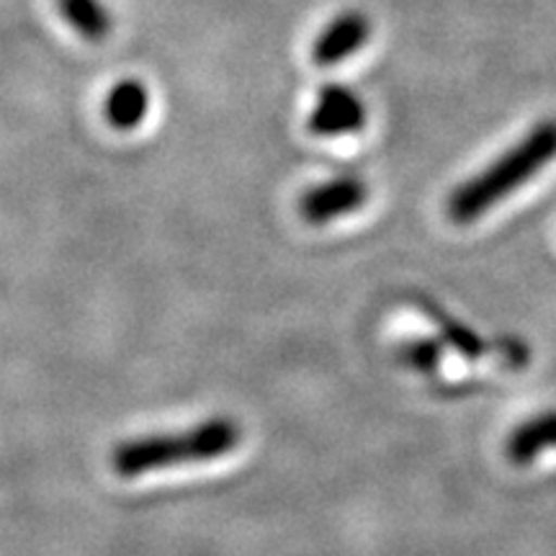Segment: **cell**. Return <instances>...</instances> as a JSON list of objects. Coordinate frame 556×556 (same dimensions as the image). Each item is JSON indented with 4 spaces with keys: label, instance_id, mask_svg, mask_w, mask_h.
Instances as JSON below:
<instances>
[{
    "label": "cell",
    "instance_id": "7a4b0ae2",
    "mask_svg": "<svg viewBox=\"0 0 556 556\" xmlns=\"http://www.w3.org/2000/svg\"><path fill=\"white\" fill-rule=\"evenodd\" d=\"M242 441V428L232 417H208L199 426L178 433L131 438L114 448L111 467L124 479H137L150 471L204 464L232 454Z\"/></svg>",
    "mask_w": 556,
    "mask_h": 556
},
{
    "label": "cell",
    "instance_id": "5b68a950",
    "mask_svg": "<svg viewBox=\"0 0 556 556\" xmlns=\"http://www.w3.org/2000/svg\"><path fill=\"white\" fill-rule=\"evenodd\" d=\"M371 37V21L361 11L340 13L325 26L315 47H312V60L317 67H336L340 62L356 54Z\"/></svg>",
    "mask_w": 556,
    "mask_h": 556
},
{
    "label": "cell",
    "instance_id": "8992f818",
    "mask_svg": "<svg viewBox=\"0 0 556 556\" xmlns=\"http://www.w3.org/2000/svg\"><path fill=\"white\" fill-rule=\"evenodd\" d=\"M546 448H556V409H546L513 430L505 441L507 462L516 467L536 462Z\"/></svg>",
    "mask_w": 556,
    "mask_h": 556
},
{
    "label": "cell",
    "instance_id": "6da1fadb",
    "mask_svg": "<svg viewBox=\"0 0 556 556\" xmlns=\"http://www.w3.org/2000/svg\"><path fill=\"white\" fill-rule=\"evenodd\" d=\"M556 157V119H544L536 127L503 152L475 178L456 186L446 199V214L456 225H471L482 219L490 208L518 191L533 176H539Z\"/></svg>",
    "mask_w": 556,
    "mask_h": 556
},
{
    "label": "cell",
    "instance_id": "277c9868",
    "mask_svg": "<svg viewBox=\"0 0 556 556\" xmlns=\"http://www.w3.org/2000/svg\"><path fill=\"white\" fill-rule=\"evenodd\" d=\"M366 103L356 90L348 86H325L312 109L307 129L315 137H345L358 135L366 127Z\"/></svg>",
    "mask_w": 556,
    "mask_h": 556
},
{
    "label": "cell",
    "instance_id": "52a82bcc",
    "mask_svg": "<svg viewBox=\"0 0 556 556\" xmlns=\"http://www.w3.org/2000/svg\"><path fill=\"white\" fill-rule=\"evenodd\" d=\"M413 302L417 304V309H422V315L433 319L438 332H441L443 343L454 348L456 353H462L464 358L477 361V358H482V356H486V353H490V345H486V340L479 336V332L471 330L469 325H464L462 319L448 315L446 307H441L435 299L415 294Z\"/></svg>",
    "mask_w": 556,
    "mask_h": 556
},
{
    "label": "cell",
    "instance_id": "ba28073f",
    "mask_svg": "<svg viewBox=\"0 0 556 556\" xmlns=\"http://www.w3.org/2000/svg\"><path fill=\"white\" fill-rule=\"evenodd\" d=\"M150 111V90L142 80H119L106 96V119L114 129L131 131L144 122Z\"/></svg>",
    "mask_w": 556,
    "mask_h": 556
},
{
    "label": "cell",
    "instance_id": "3957f363",
    "mask_svg": "<svg viewBox=\"0 0 556 556\" xmlns=\"http://www.w3.org/2000/svg\"><path fill=\"white\" fill-rule=\"evenodd\" d=\"M368 201V184L356 173H340L323 180L299 199V214L309 225H328L348 214H356Z\"/></svg>",
    "mask_w": 556,
    "mask_h": 556
},
{
    "label": "cell",
    "instance_id": "9c48e42d",
    "mask_svg": "<svg viewBox=\"0 0 556 556\" xmlns=\"http://www.w3.org/2000/svg\"><path fill=\"white\" fill-rule=\"evenodd\" d=\"M58 11L67 21V26H73L88 41L106 39L114 29L111 11L101 0H58Z\"/></svg>",
    "mask_w": 556,
    "mask_h": 556
},
{
    "label": "cell",
    "instance_id": "30bf717a",
    "mask_svg": "<svg viewBox=\"0 0 556 556\" xmlns=\"http://www.w3.org/2000/svg\"><path fill=\"white\" fill-rule=\"evenodd\" d=\"M443 340L433 338H417L407 340L397 348V358L402 366H407L409 371L422 374V377H433V374L441 368L443 361Z\"/></svg>",
    "mask_w": 556,
    "mask_h": 556
}]
</instances>
